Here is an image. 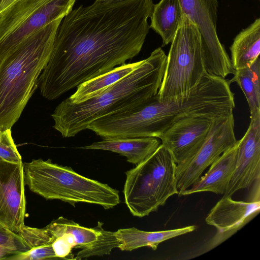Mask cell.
<instances>
[{"instance_id": "20", "label": "cell", "mask_w": 260, "mask_h": 260, "mask_svg": "<svg viewBox=\"0 0 260 260\" xmlns=\"http://www.w3.org/2000/svg\"><path fill=\"white\" fill-rule=\"evenodd\" d=\"M183 14L179 0H161L154 4L150 28L161 37L162 46L172 42Z\"/></svg>"}, {"instance_id": "5", "label": "cell", "mask_w": 260, "mask_h": 260, "mask_svg": "<svg viewBox=\"0 0 260 260\" xmlns=\"http://www.w3.org/2000/svg\"><path fill=\"white\" fill-rule=\"evenodd\" d=\"M25 185L46 200H58L75 206L78 203L101 206L105 209L120 203L119 191L108 184L85 177L51 159L23 163Z\"/></svg>"}, {"instance_id": "28", "label": "cell", "mask_w": 260, "mask_h": 260, "mask_svg": "<svg viewBox=\"0 0 260 260\" xmlns=\"http://www.w3.org/2000/svg\"><path fill=\"white\" fill-rule=\"evenodd\" d=\"M11 255H12V254L8 251L0 249V259H6Z\"/></svg>"}, {"instance_id": "9", "label": "cell", "mask_w": 260, "mask_h": 260, "mask_svg": "<svg viewBox=\"0 0 260 260\" xmlns=\"http://www.w3.org/2000/svg\"><path fill=\"white\" fill-rule=\"evenodd\" d=\"M103 225L99 221L96 226L88 228L60 216L44 228L57 258L77 260L108 255L118 248L115 232L104 230Z\"/></svg>"}, {"instance_id": "1", "label": "cell", "mask_w": 260, "mask_h": 260, "mask_svg": "<svg viewBox=\"0 0 260 260\" xmlns=\"http://www.w3.org/2000/svg\"><path fill=\"white\" fill-rule=\"evenodd\" d=\"M152 0L95 2L60 22L39 78L42 95L55 100L136 56L150 28Z\"/></svg>"}, {"instance_id": "22", "label": "cell", "mask_w": 260, "mask_h": 260, "mask_svg": "<svg viewBox=\"0 0 260 260\" xmlns=\"http://www.w3.org/2000/svg\"><path fill=\"white\" fill-rule=\"evenodd\" d=\"M236 82L247 101L250 115L260 112V59L257 58L250 66L235 70L234 77L229 80Z\"/></svg>"}, {"instance_id": "6", "label": "cell", "mask_w": 260, "mask_h": 260, "mask_svg": "<svg viewBox=\"0 0 260 260\" xmlns=\"http://www.w3.org/2000/svg\"><path fill=\"white\" fill-rule=\"evenodd\" d=\"M176 167L171 154L161 144L150 156L125 173L123 193L133 216H147L178 194Z\"/></svg>"}, {"instance_id": "26", "label": "cell", "mask_w": 260, "mask_h": 260, "mask_svg": "<svg viewBox=\"0 0 260 260\" xmlns=\"http://www.w3.org/2000/svg\"><path fill=\"white\" fill-rule=\"evenodd\" d=\"M57 258L51 244L38 248H30L26 252L11 255L6 259L43 260Z\"/></svg>"}, {"instance_id": "18", "label": "cell", "mask_w": 260, "mask_h": 260, "mask_svg": "<svg viewBox=\"0 0 260 260\" xmlns=\"http://www.w3.org/2000/svg\"><path fill=\"white\" fill-rule=\"evenodd\" d=\"M196 225L161 231L147 232L136 228L121 229L115 232L119 242L118 248L122 251H132L147 246L156 250L158 245L167 240L193 232Z\"/></svg>"}, {"instance_id": "4", "label": "cell", "mask_w": 260, "mask_h": 260, "mask_svg": "<svg viewBox=\"0 0 260 260\" xmlns=\"http://www.w3.org/2000/svg\"><path fill=\"white\" fill-rule=\"evenodd\" d=\"M61 20L30 35L0 59V131L11 128L39 86Z\"/></svg>"}, {"instance_id": "29", "label": "cell", "mask_w": 260, "mask_h": 260, "mask_svg": "<svg viewBox=\"0 0 260 260\" xmlns=\"http://www.w3.org/2000/svg\"><path fill=\"white\" fill-rule=\"evenodd\" d=\"M2 137H3V131H0V142L2 141Z\"/></svg>"}, {"instance_id": "11", "label": "cell", "mask_w": 260, "mask_h": 260, "mask_svg": "<svg viewBox=\"0 0 260 260\" xmlns=\"http://www.w3.org/2000/svg\"><path fill=\"white\" fill-rule=\"evenodd\" d=\"M237 141L233 114L215 119L206 140L197 154L187 162L177 165L178 194L197 183L203 172L223 153L235 146Z\"/></svg>"}, {"instance_id": "30", "label": "cell", "mask_w": 260, "mask_h": 260, "mask_svg": "<svg viewBox=\"0 0 260 260\" xmlns=\"http://www.w3.org/2000/svg\"><path fill=\"white\" fill-rule=\"evenodd\" d=\"M99 2H109V1H112L114 0H96Z\"/></svg>"}, {"instance_id": "14", "label": "cell", "mask_w": 260, "mask_h": 260, "mask_svg": "<svg viewBox=\"0 0 260 260\" xmlns=\"http://www.w3.org/2000/svg\"><path fill=\"white\" fill-rule=\"evenodd\" d=\"M260 112L250 115L249 126L242 138L237 142V156L235 171L224 197L237 191L259 184Z\"/></svg>"}, {"instance_id": "24", "label": "cell", "mask_w": 260, "mask_h": 260, "mask_svg": "<svg viewBox=\"0 0 260 260\" xmlns=\"http://www.w3.org/2000/svg\"><path fill=\"white\" fill-rule=\"evenodd\" d=\"M19 234L27 244L29 249L38 248L51 244L50 234L45 228H32L24 224Z\"/></svg>"}, {"instance_id": "10", "label": "cell", "mask_w": 260, "mask_h": 260, "mask_svg": "<svg viewBox=\"0 0 260 260\" xmlns=\"http://www.w3.org/2000/svg\"><path fill=\"white\" fill-rule=\"evenodd\" d=\"M183 13L198 27L201 36L207 73L225 78L234 74L231 59L217 33V0H179Z\"/></svg>"}, {"instance_id": "16", "label": "cell", "mask_w": 260, "mask_h": 260, "mask_svg": "<svg viewBox=\"0 0 260 260\" xmlns=\"http://www.w3.org/2000/svg\"><path fill=\"white\" fill-rule=\"evenodd\" d=\"M238 142V141H237ZM237 156V143L223 153L211 165L208 172L198 181L179 196L209 191L223 194L235 171Z\"/></svg>"}, {"instance_id": "12", "label": "cell", "mask_w": 260, "mask_h": 260, "mask_svg": "<svg viewBox=\"0 0 260 260\" xmlns=\"http://www.w3.org/2000/svg\"><path fill=\"white\" fill-rule=\"evenodd\" d=\"M25 185L23 163L0 158V225L18 234L26 215Z\"/></svg>"}, {"instance_id": "19", "label": "cell", "mask_w": 260, "mask_h": 260, "mask_svg": "<svg viewBox=\"0 0 260 260\" xmlns=\"http://www.w3.org/2000/svg\"><path fill=\"white\" fill-rule=\"evenodd\" d=\"M233 69L238 70L250 66L260 53V18L256 19L234 38L230 47Z\"/></svg>"}, {"instance_id": "31", "label": "cell", "mask_w": 260, "mask_h": 260, "mask_svg": "<svg viewBox=\"0 0 260 260\" xmlns=\"http://www.w3.org/2000/svg\"><path fill=\"white\" fill-rule=\"evenodd\" d=\"M2 2H3V0H0V6H1V5Z\"/></svg>"}, {"instance_id": "7", "label": "cell", "mask_w": 260, "mask_h": 260, "mask_svg": "<svg viewBox=\"0 0 260 260\" xmlns=\"http://www.w3.org/2000/svg\"><path fill=\"white\" fill-rule=\"evenodd\" d=\"M162 82L157 93L161 102L188 96L206 72L201 36L197 25L183 14L172 41Z\"/></svg>"}, {"instance_id": "13", "label": "cell", "mask_w": 260, "mask_h": 260, "mask_svg": "<svg viewBox=\"0 0 260 260\" xmlns=\"http://www.w3.org/2000/svg\"><path fill=\"white\" fill-rule=\"evenodd\" d=\"M214 119L186 117L175 122L159 137L161 144L177 165L187 162L197 154L206 140Z\"/></svg>"}, {"instance_id": "25", "label": "cell", "mask_w": 260, "mask_h": 260, "mask_svg": "<svg viewBox=\"0 0 260 260\" xmlns=\"http://www.w3.org/2000/svg\"><path fill=\"white\" fill-rule=\"evenodd\" d=\"M0 158L13 163L22 162L21 156L14 142L11 129L3 131V137L0 142Z\"/></svg>"}, {"instance_id": "3", "label": "cell", "mask_w": 260, "mask_h": 260, "mask_svg": "<svg viewBox=\"0 0 260 260\" xmlns=\"http://www.w3.org/2000/svg\"><path fill=\"white\" fill-rule=\"evenodd\" d=\"M167 58L164 51L158 47L129 74L100 94L79 103H73L68 98L63 100L51 114L53 128L63 138L73 137L97 119L144 104L158 91Z\"/></svg>"}, {"instance_id": "15", "label": "cell", "mask_w": 260, "mask_h": 260, "mask_svg": "<svg viewBox=\"0 0 260 260\" xmlns=\"http://www.w3.org/2000/svg\"><path fill=\"white\" fill-rule=\"evenodd\" d=\"M223 196L212 208L206 218L207 224L216 228L217 232L208 248L220 244L240 230L260 211V200L237 201Z\"/></svg>"}, {"instance_id": "17", "label": "cell", "mask_w": 260, "mask_h": 260, "mask_svg": "<svg viewBox=\"0 0 260 260\" xmlns=\"http://www.w3.org/2000/svg\"><path fill=\"white\" fill-rule=\"evenodd\" d=\"M161 141L156 137L103 139L89 145L78 147L87 150H102L124 156L128 162L138 165L158 148Z\"/></svg>"}, {"instance_id": "27", "label": "cell", "mask_w": 260, "mask_h": 260, "mask_svg": "<svg viewBox=\"0 0 260 260\" xmlns=\"http://www.w3.org/2000/svg\"><path fill=\"white\" fill-rule=\"evenodd\" d=\"M19 0H3L0 6V13Z\"/></svg>"}, {"instance_id": "2", "label": "cell", "mask_w": 260, "mask_h": 260, "mask_svg": "<svg viewBox=\"0 0 260 260\" xmlns=\"http://www.w3.org/2000/svg\"><path fill=\"white\" fill-rule=\"evenodd\" d=\"M229 80L205 72L188 95L177 101L161 102L157 94L128 111L94 120L92 128L103 139L156 137L177 121L189 117L212 119L233 114L234 94Z\"/></svg>"}, {"instance_id": "21", "label": "cell", "mask_w": 260, "mask_h": 260, "mask_svg": "<svg viewBox=\"0 0 260 260\" xmlns=\"http://www.w3.org/2000/svg\"><path fill=\"white\" fill-rule=\"evenodd\" d=\"M140 62L141 60L133 63H125L80 84L77 87L75 92L68 99L73 103H79L100 94L129 74Z\"/></svg>"}, {"instance_id": "23", "label": "cell", "mask_w": 260, "mask_h": 260, "mask_svg": "<svg viewBox=\"0 0 260 260\" xmlns=\"http://www.w3.org/2000/svg\"><path fill=\"white\" fill-rule=\"evenodd\" d=\"M29 248L19 234L0 225V249L6 250L13 255L26 252Z\"/></svg>"}, {"instance_id": "8", "label": "cell", "mask_w": 260, "mask_h": 260, "mask_svg": "<svg viewBox=\"0 0 260 260\" xmlns=\"http://www.w3.org/2000/svg\"><path fill=\"white\" fill-rule=\"evenodd\" d=\"M76 0H19L0 13V59L50 23L62 19Z\"/></svg>"}]
</instances>
